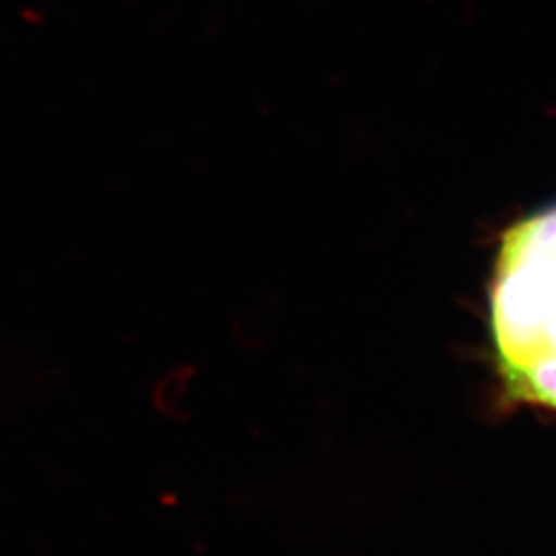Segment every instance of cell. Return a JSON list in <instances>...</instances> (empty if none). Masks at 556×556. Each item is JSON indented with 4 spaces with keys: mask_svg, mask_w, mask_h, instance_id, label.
Returning <instances> with one entry per match:
<instances>
[{
    "mask_svg": "<svg viewBox=\"0 0 556 556\" xmlns=\"http://www.w3.org/2000/svg\"><path fill=\"white\" fill-rule=\"evenodd\" d=\"M491 328L514 394L556 408V206L503 236L491 285Z\"/></svg>",
    "mask_w": 556,
    "mask_h": 556,
    "instance_id": "6da1fadb",
    "label": "cell"
}]
</instances>
